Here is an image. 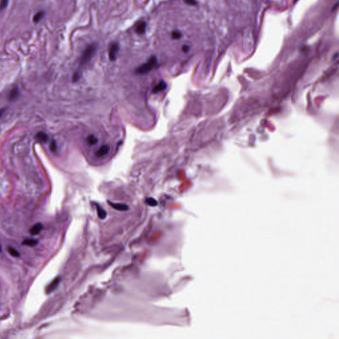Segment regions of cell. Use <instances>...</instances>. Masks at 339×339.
<instances>
[{"label": "cell", "mask_w": 339, "mask_h": 339, "mask_svg": "<svg viewBox=\"0 0 339 339\" xmlns=\"http://www.w3.org/2000/svg\"><path fill=\"white\" fill-rule=\"evenodd\" d=\"M157 63L158 61L156 57L155 56H152L150 57L147 63H145L136 68L135 72L138 74H147L156 67Z\"/></svg>", "instance_id": "1"}, {"label": "cell", "mask_w": 339, "mask_h": 339, "mask_svg": "<svg viewBox=\"0 0 339 339\" xmlns=\"http://www.w3.org/2000/svg\"><path fill=\"white\" fill-rule=\"evenodd\" d=\"M97 48H98V45H97L96 43H91L86 48V49L83 52L82 56L81 57V65H84L88 63L92 59V57L94 56L96 52Z\"/></svg>", "instance_id": "2"}, {"label": "cell", "mask_w": 339, "mask_h": 339, "mask_svg": "<svg viewBox=\"0 0 339 339\" xmlns=\"http://www.w3.org/2000/svg\"><path fill=\"white\" fill-rule=\"evenodd\" d=\"M119 50V46L117 42H115L111 44L109 48V58L110 60L114 61L116 60Z\"/></svg>", "instance_id": "3"}, {"label": "cell", "mask_w": 339, "mask_h": 339, "mask_svg": "<svg viewBox=\"0 0 339 339\" xmlns=\"http://www.w3.org/2000/svg\"><path fill=\"white\" fill-rule=\"evenodd\" d=\"M60 281V277H57L52 282L47 286V288L46 292L47 293H50L53 292L54 290L58 287V285Z\"/></svg>", "instance_id": "4"}, {"label": "cell", "mask_w": 339, "mask_h": 339, "mask_svg": "<svg viewBox=\"0 0 339 339\" xmlns=\"http://www.w3.org/2000/svg\"><path fill=\"white\" fill-rule=\"evenodd\" d=\"M147 23L145 21H140L136 25L135 31L139 34H143L146 32Z\"/></svg>", "instance_id": "5"}, {"label": "cell", "mask_w": 339, "mask_h": 339, "mask_svg": "<svg viewBox=\"0 0 339 339\" xmlns=\"http://www.w3.org/2000/svg\"><path fill=\"white\" fill-rule=\"evenodd\" d=\"M109 151V147L108 145H103L102 147H100L99 150L95 152V155L98 157L104 156L106 155H107Z\"/></svg>", "instance_id": "6"}, {"label": "cell", "mask_w": 339, "mask_h": 339, "mask_svg": "<svg viewBox=\"0 0 339 339\" xmlns=\"http://www.w3.org/2000/svg\"><path fill=\"white\" fill-rule=\"evenodd\" d=\"M167 87V84L166 83L164 82V81H160L159 83H158V84H157L155 87V88L153 89L152 90V93L153 94H156V93H158L159 91H163L166 90Z\"/></svg>", "instance_id": "7"}, {"label": "cell", "mask_w": 339, "mask_h": 339, "mask_svg": "<svg viewBox=\"0 0 339 339\" xmlns=\"http://www.w3.org/2000/svg\"><path fill=\"white\" fill-rule=\"evenodd\" d=\"M42 228L43 226L41 223H37L31 227V228L30 229V233L32 235H38L42 231Z\"/></svg>", "instance_id": "8"}, {"label": "cell", "mask_w": 339, "mask_h": 339, "mask_svg": "<svg viewBox=\"0 0 339 339\" xmlns=\"http://www.w3.org/2000/svg\"><path fill=\"white\" fill-rule=\"evenodd\" d=\"M108 203L109 204V205H111L113 208L117 210H119V211H127L129 209V207L127 206V205L125 204H113V203H111V201H108Z\"/></svg>", "instance_id": "9"}, {"label": "cell", "mask_w": 339, "mask_h": 339, "mask_svg": "<svg viewBox=\"0 0 339 339\" xmlns=\"http://www.w3.org/2000/svg\"><path fill=\"white\" fill-rule=\"evenodd\" d=\"M44 16H45V12L43 11H38L37 13L35 14V15L33 17V22L35 23H38V22L43 18Z\"/></svg>", "instance_id": "10"}, {"label": "cell", "mask_w": 339, "mask_h": 339, "mask_svg": "<svg viewBox=\"0 0 339 339\" xmlns=\"http://www.w3.org/2000/svg\"><path fill=\"white\" fill-rule=\"evenodd\" d=\"M37 138L39 141L44 143H46L48 139V135L45 133H44V132H39V133L37 135Z\"/></svg>", "instance_id": "11"}, {"label": "cell", "mask_w": 339, "mask_h": 339, "mask_svg": "<svg viewBox=\"0 0 339 339\" xmlns=\"http://www.w3.org/2000/svg\"><path fill=\"white\" fill-rule=\"evenodd\" d=\"M37 243H38V240L33 239H26L23 242V245H26L28 246H34L37 244Z\"/></svg>", "instance_id": "12"}, {"label": "cell", "mask_w": 339, "mask_h": 339, "mask_svg": "<svg viewBox=\"0 0 339 339\" xmlns=\"http://www.w3.org/2000/svg\"><path fill=\"white\" fill-rule=\"evenodd\" d=\"M8 252L11 254V256L14 257L18 258L20 256V254L19 251L14 247H11V246H9L8 247Z\"/></svg>", "instance_id": "13"}, {"label": "cell", "mask_w": 339, "mask_h": 339, "mask_svg": "<svg viewBox=\"0 0 339 339\" xmlns=\"http://www.w3.org/2000/svg\"><path fill=\"white\" fill-rule=\"evenodd\" d=\"M19 94V91L18 90V89L17 88H14L11 91H10V95H9V98H10V99L11 101V100H14L17 97H18Z\"/></svg>", "instance_id": "14"}, {"label": "cell", "mask_w": 339, "mask_h": 339, "mask_svg": "<svg viewBox=\"0 0 339 339\" xmlns=\"http://www.w3.org/2000/svg\"><path fill=\"white\" fill-rule=\"evenodd\" d=\"M96 208H97V210H98V216L99 217L100 219H105V217H106V212H105V211L102 209L101 207L98 205H96Z\"/></svg>", "instance_id": "15"}, {"label": "cell", "mask_w": 339, "mask_h": 339, "mask_svg": "<svg viewBox=\"0 0 339 339\" xmlns=\"http://www.w3.org/2000/svg\"><path fill=\"white\" fill-rule=\"evenodd\" d=\"M171 37H172V38L174 39V40H179V39L181 38L182 37V33L179 31V30H173L172 32V34H171Z\"/></svg>", "instance_id": "16"}, {"label": "cell", "mask_w": 339, "mask_h": 339, "mask_svg": "<svg viewBox=\"0 0 339 339\" xmlns=\"http://www.w3.org/2000/svg\"><path fill=\"white\" fill-rule=\"evenodd\" d=\"M87 142L91 145H95L98 142V140L94 135H90L87 138Z\"/></svg>", "instance_id": "17"}, {"label": "cell", "mask_w": 339, "mask_h": 339, "mask_svg": "<svg viewBox=\"0 0 339 339\" xmlns=\"http://www.w3.org/2000/svg\"><path fill=\"white\" fill-rule=\"evenodd\" d=\"M146 202H147V204L148 205H151L152 207H155V206L157 205V204H158L157 201L154 199V198H152V197L147 198V199L146 200Z\"/></svg>", "instance_id": "18"}, {"label": "cell", "mask_w": 339, "mask_h": 339, "mask_svg": "<svg viewBox=\"0 0 339 339\" xmlns=\"http://www.w3.org/2000/svg\"><path fill=\"white\" fill-rule=\"evenodd\" d=\"M9 3V0H1L0 2V11H3L7 7Z\"/></svg>", "instance_id": "19"}, {"label": "cell", "mask_w": 339, "mask_h": 339, "mask_svg": "<svg viewBox=\"0 0 339 339\" xmlns=\"http://www.w3.org/2000/svg\"><path fill=\"white\" fill-rule=\"evenodd\" d=\"M184 3H186L187 5L194 6L197 4V2L196 0H184Z\"/></svg>", "instance_id": "20"}, {"label": "cell", "mask_w": 339, "mask_h": 339, "mask_svg": "<svg viewBox=\"0 0 339 339\" xmlns=\"http://www.w3.org/2000/svg\"><path fill=\"white\" fill-rule=\"evenodd\" d=\"M50 149L52 152H54L56 150V144L55 141H52L50 144Z\"/></svg>", "instance_id": "21"}, {"label": "cell", "mask_w": 339, "mask_h": 339, "mask_svg": "<svg viewBox=\"0 0 339 339\" xmlns=\"http://www.w3.org/2000/svg\"><path fill=\"white\" fill-rule=\"evenodd\" d=\"M189 50H190V46H189L188 45H185L182 46V50H183V52H185V53L188 52L189 51Z\"/></svg>", "instance_id": "22"}, {"label": "cell", "mask_w": 339, "mask_h": 339, "mask_svg": "<svg viewBox=\"0 0 339 339\" xmlns=\"http://www.w3.org/2000/svg\"><path fill=\"white\" fill-rule=\"evenodd\" d=\"M79 78H80V75H79L78 72H76L74 74V77H73V79H74V81H77Z\"/></svg>", "instance_id": "23"}, {"label": "cell", "mask_w": 339, "mask_h": 339, "mask_svg": "<svg viewBox=\"0 0 339 339\" xmlns=\"http://www.w3.org/2000/svg\"><path fill=\"white\" fill-rule=\"evenodd\" d=\"M4 111H5V109H0V118H1V117H2Z\"/></svg>", "instance_id": "24"}, {"label": "cell", "mask_w": 339, "mask_h": 339, "mask_svg": "<svg viewBox=\"0 0 339 339\" xmlns=\"http://www.w3.org/2000/svg\"><path fill=\"white\" fill-rule=\"evenodd\" d=\"M1 251H2V247H1V246H0V252H1Z\"/></svg>", "instance_id": "25"}, {"label": "cell", "mask_w": 339, "mask_h": 339, "mask_svg": "<svg viewBox=\"0 0 339 339\" xmlns=\"http://www.w3.org/2000/svg\"><path fill=\"white\" fill-rule=\"evenodd\" d=\"M295 1H297V0H295Z\"/></svg>", "instance_id": "26"}]
</instances>
